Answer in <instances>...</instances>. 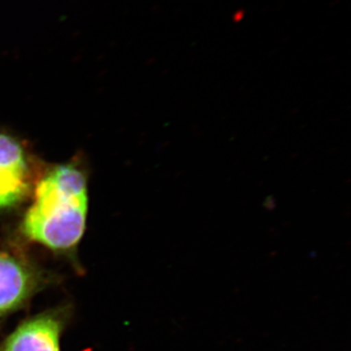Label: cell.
<instances>
[{"instance_id":"1","label":"cell","mask_w":351,"mask_h":351,"mask_svg":"<svg viewBox=\"0 0 351 351\" xmlns=\"http://www.w3.org/2000/svg\"><path fill=\"white\" fill-rule=\"evenodd\" d=\"M87 209L86 179L82 171L58 166L36 186L22 232L55 253L71 254L84 234Z\"/></svg>"},{"instance_id":"2","label":"cell","mask_w":351,"mask_h":351,"mask_svg":"<svg viewBox=\"0 0 351 351\" xmlns=\"http://www.w3.org/2000/svg\"><path fill=\"white\" fill-rule=\"evenodd\" d=\"M56 282V278L34 263L0 251V328L13 314L27 308L36 295Z\"/></svg>"},{"instance_id":"3","label":"cell","mask_w":351,"mask_h":351,"mask_svg":"<svg viewBox=\"0 0 351 351\" xmlns=\"http://www.w3.org/2000/svg\"><path fill=\"white\" fill-rule=\"evenodd\" d=\"M73 315V306L64 304L29 316L0 341V351H62Z\"/></svg>"},{"instance_id":"4","label":"cell","mask_w":351,"mask_h":351,"mask_svg":"<svg viewBox=\"0 0 351 351\" xmlns=\"http://www.w3.org/2000/svg\"><path fill=\"white\" fill-rule=\"evenodd\" d=\"M29 189V165L22 145L0 134V209L20 203Z\"/></svg>"}]
</instances>
